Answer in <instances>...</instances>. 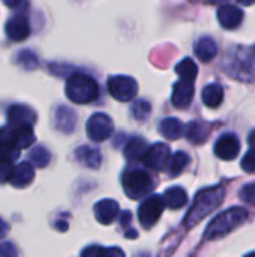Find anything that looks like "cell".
Returning a JSON list of instances; mask_svg holds the SVG:
<instances>
[{
  "label": "cell",
  "mask_w": 255,
  "mask_h": 257,
  "mask_svg": "<svg viewBox=\"0 0 255 257\" xmlns=\"http://www.w3.org/2000/svg\"><path fill=\"white\" fill-rule=\"evenodd\" d=\"M21 2H23V0H3V3H5L6 6H9V8H15V6H18Z\"/></svg>",
  "instance_id": "e575fe53"
},
{
  "label": "cell",
  "mask_w": 255,
  "mask_h": 257,
  "mask_svg": "<svg viewBox=\"0 0 255 257\" xmlns=\"http://www.w3.org/2000/svg\"><path fill=\"white\" fill-rule=\"evenodd\" d=\"M254 59H255V48H254Z\"/></svg>",
  "instance_id": "74e56055"
},
{
  "label": "cell",
  "mask_w": 255,
  "mask_h": 257,
  "mask_svg": "<svg viewBox=\"0 0 255 257\" xmlns=\"http://www.w3.org/2000/svg\"><path fill=\"white\" fill-rule=\"evenodd\" d=\"M165 206L167 205L164 202V197H161V196H150L149 199H146L138 209V220H140L141 226L144 229L153 227L158 223V220L161 218Z\"/></svg>",
  "instance_id": "8992f818"
},
{
  "label": "cell",
  "mask_w": 255,
  "mask_h": 257,
  "mask_svg": "<svg viewBox=\"0 0 255 257\" xmlns=\"http://www.w3.org/2000/svg\"><path fill=\"white\" fill-rule=\"evenodd\" d=\"M66 96L75 104H89L99 95L98 83L86 74H74L66 81Z\"/></svg>",
  "instance_id": "3957f363"
},
{
  "label": "cell",
  "mask_w": 255,
  "mask_h": 257,
  "mask_svg": "<svg viewBox=\"0 0 255 257\" xmlns=\"http://www.w3.org/2000/svg\"><path fill=\"white\" fill-rule=\"evenodd\" d=\"M248 218V212L243 208H231L222 214H219L213 221L207 226L204 238L207 241H215L227 236L237 227H240Z\"/></svg>",
  "instance_id": "7a4b0ae2"
},
{
  "label": "cell",
  "mask_w": 255,
  "mask_h": 257,
  "mask_svg": "<svg viewBox=\"0 0 255 257\" xmlns=\"http://www.w3.org/2000/svg\"><path fill=\"white\" fill-rule=\"evenodd\" d=\"M113 120L104 113H95L89 117L86 131L93 142H104L113 134Z\"/></svg>",
  "instance_id": "52a82bcc"
},
{
  "label": "cell",
  "mask_w": 255,
  "mask_h": 257,
  "mask_svg": "<svg viewBox=\"0 0 255 257\" xmlns=\"http://www.w3.org/2000/svg\"><path fill=\"white\" fill-rule=\"evenodd\" d=\"M17 60H18V63L23 65L26 69H33V68H36V65H38L36 56H35L32 51H27V50L21 51V53L18 54Z\"/></svg>",
  "instance_id": "f1b7e54d"
},
{
  "label": "cell",
  "mask_w": 255,
  "mask_h": 257,
  "mask_svg": "<svg viewBox=\"0 0 255 257\" xmlns=\"http://www.w3.org/2000/svg\"><path fill=\"white\" fill-rule=\"evenodd\" d=\"M75 157L83 166H86L89 169H98L101 166V161H102L101 152L95 148H90V146L78 148L75 151Z\"/></svg>",
  "instance_id": "e0dca14e"
},
{
  "label": "cell",
  "mask_w": 255,
  "mask_h": 257,
  "mask_svg": "<svg viewBox=\"0 0 255 257\" xmlns=\"http://www.w3.org/2000/svg\"><path fill=\"white\" fill-rule=\"evenodd\" d=\"M131 110H132V114H134L135 119L144 120V119L149 117L152 108H150V104L147 101H135Z\"/></svg>",
  "instance_id": "4316f807"
},
{
  "label": "cell",
  "mask_w": 255,
  "mask_h": 257,
  "mask_svg": "<svg viewBox=\"0 0 255 257\" xmlns=\"http://www.w3.org/2000/svg\"><path fill=\"white\" fill-rule=\"evenodd\" d=\"M242 169L248 173H254L255 172V149L249 151L243 160H242Z\"/></svg>",
  "instance_id": "1f68e13d"
},
{
  "label": "cell",
  "mask_w": 255,
  "mask_h": 257,
  "mask_svg": "<svg viewBox=\"0 0 255 257\" xmlns=\"http://www.w3.org/2000/svg\"><path fill=\"white\" fill-rule=\"evenodd\" d=\"M119 214L117 202L111 199H104L95 205V217L101 224H111Z\"/></svg>",
  "instance_id": "9a60e30c"
},
{
  "label": "cell",
  "mask_w": 255,
  "mask_h": 257,
  "mask_svg": "<svg viewBox=\"0 0 255 257\" xmlns=\"http://www.w3.org/2000/svg\"><path fill=\"white\" fill-rule=\"evenodd\" d=\"M216 2H222V0H216Z\"/></svg>",
  "instance_id": "f35d334b"
},
{
  "label": "cell",
  "mask_w": 255,
  "mask_h": 257,
  "mask_svg": "<svg viewBox=\"0 0 255 257\" xmlns=\"http://www.w3.org/2000/svg\"><path fill=\"white\" fill-rule=\"evenodd\" d=\"M176 72L182 80L195 81L197 74H198V66L195 65V62L191 57H186L176 66Z\"/></svg>",
  "instance_id": "cb8c5ba5"
},
{
  "label": "cell",
  "mask_w": 255,
  "mask_h": 257,
  "mask_svg": "<svg viewBox=\"0 0 255 257\" xmlns=\"http://www.w3.org/2000/svg\"><path fill=\"white\" fill-rule=\"evenodd\" d=\"M191 158L186 152H176L174 155H171V160H170V164H168V172L171 176H179L189 164Z\"/></svg>",
  "instance_id": "d4e9b609"
},
{
  "label": "cell",
  "mask_w": 255,
  "mask_h": 257,
  "mask_svg": "<svg viewBox=\"0 0 255 257\" xmlns=\"http://www.w3.org/2000/svg\"><path fill=\"white\" fill-rule=\"evenodd\" d=\"M122 182H123V190H125L126 196L132 200L144 197L153 188V181H152L150 175L141 169L128 170L123 175Z\"/></svg>",
  "instance_id": "277c9868"
},
{
  "label": "cell",
  "mask_w": 255,
  "mask_h": 257,
  "mask_svg": "<svg viewBox=\"0 0 255 257\" xmlns=\"http://www.w3.org/2000/svg\"><path fill=\"white\" fill-rule=\"evenodd\" d=\"M248 143H249V146L255 149V130L249 134V139H248Z\"/></svg>",
  "instance_id": "d590c367"
},
{
  "label": "cell",
  "mask_w": 255,
  "mask_h": 257,
  "mask_svg": "<svg viewBox=\"0 0 255 257\" xmlns=\"http://www.w3.org/2000/svg\"><path fill=\"white\" fill-rule=\"evenodd\" d=\"M218 20L225 29H236L243 21V12L236 5H222L218 9Z\"/></svg>",
  "instance_id": "7c38bea8"
},
{
  "label": "cell",
  "mask_w": 255,
  "mask_h": 257,
  "mask_svg": "<svg viewBox=\"0 0 255 257\" xmlns=\"http://www.w3.org/2000/svg\"><path fill=\"white\" fill-rule=\"evenodd\" d=\"M35 172H33V164L30 161H23L14 167L12 176L9 179V184L14 185L15 188H23L29 185L33 181Z\"/></svg>",
  "instance_id": "5bb4252c"
},
{
  "label": "cell",
  "mask_w": 255,
  "mask_h": 257,
  "mask_svg": "<svg viewBox=\"0 0 255 257\" xmlns=\"http://www.w3.org/2000/svg\"><path fill=\"white\" fill-rule=\"evenodd\" d=\"M159 131L161 134L165 137V139H170V140H176L179 137H182V133H183V125L179 119L176 117H167L161 122L159 125Z\"/></svg>",
  "instance_id": "603a6c76"
},
{
  "label": "cell",
  "mask_w": 255,
  "mask_h": 257,
  "mask_svg": "<svg viewBox=\"0 0 255 257\" xmlns=\"http://www.w3.org/2000/svg\"><path fill=\"white\" fill-rule=\"evenodd\" d=\"M6 35L9 39L12 41H23L30 35V26H29V20L18 14L14 15L8 20L6 23Z\"/></svg>",
  "instance_id": "8fae6325"
},
{
  "label": "cell",
  "mask_w": 255,
  "mask_h": 257,
  "mask_svg": "<svg viewBox=\"0 0 255 257\" xmlns=\"http://www.w3.org/2000/svg\"><path fill=\"white\" fill-rule=\"evenodd\" d=\"M239 3H242V5H245V6H249V5H252L255 0H237Z\"/></svg>",
  "instance_id": "8d00e7d4"
},
{
  "label": "cell",
  "mask_w": 255,
  "mask_h": 257,
  "mask_svg": "<svg viewBox=\"0 0 255 257\" xmlns=\"http://www.w3.org/2000/svg\"><path fill=\"white\" fill-rule=\"evenodd\" d=\"M108 92L110 95L122 102H128L132 101L138 92V84L132 77L128 75H116V77H110L108 83H107Z\"/></svg>",
  "instance_id": "5b68a950"
},
{
  "label": "cell",
  "mask_w": 255,
  "mask_h": 257,
  "mask_svg": "<svg viewBox=\"0 0 255 257\" xmlns=\"http://www.w3.org/2000/svg\"><path fill=\"white\" fill-rule=\"evenodd\" d=\"M8 229H9V227H8V224L0 218V238H3V236L8 233Z\"/></svg>",
  "instance_id": "836d02e7"
},
{
  "label": "cell",
  "mask_w": 255,
  "mask_h": 257,
  "mask_svg": "<svg viewBox=\"0 0 255 257\" xmlns=\"http://www.w3.org/2000/svg\"><path fill=\"white\" fill-rule=\"evenodd\" d=\"M195 54L201 62L213 60L218 54V45L213 41V38H210V36L200 38L198 42L195 44Z\"/></svg>",
  "instance_id": "ac0fdd59"
},
{
  "label": "cell",
  "mask_w": 255,
  "mask_h": 257,
  "mask_svg": "<svg viewBox=\"0 0 255 257\" xmlns=\"http://www.w3.org/2000/svg\"><path fill=\"white\" fill-rule=\"evenodd\" d=\"M170 160H171V151L165 143H155L152 148H149V151L143 157V163L147 167L159 172L168 169Z\"/></svg>",
  "instance_id": "ba28073f"
},
{
  "label": "cell",
  "mask_w": 255,
  "mask_h": 257,
  "mask_svg": "<svg viewBox=\"0 0 255 257\" xmlns=\"http://www.w3.org/2000/svg\"><path fill=\"white\" fill-rule=\"evenodd\" d=\"M54 123H56V128H57L59 131L69 134V133H72L74 128H75L77 116H75V113H74L71 108L62 105V107H59V108L56 110Z\"/></svg>",
  "instance_id": "2e32d148"
},
{
  "label": "cell",
  "mask_w": 255,
  "mask_h": 257,
  "mask_svg": "<svg viewBox=\"0 0 255 257\" xmlns=\"http://www.w3.org/2000/svg\"><path fill=\"white\" fill-rule=\"evenodd\" d=\"M210 126L204 122H191L186 126V137L194 145H201L209 137Z\"/></svg>",
  "instance_id": "ffe728a7"
},
{
  "label": "cell",
  "mask_w": 255,
  "mask_h": 257,
  "mask_svg": "<svg viewBox=\"0 0 255 257\" xmlns=\"http://www.w3.org/2000/svg\"><path fill=\"white\" fill-rule=\"evenodd\" d=\"M195 89H194V81L182 80L174 84L173 95H171V102L176 108H186L192 102Z\"/></svg>",
  "instance_id": "30bf717a"
},
{
  "label": "cell",
  "mask_w": 255,
  "mask_h": 257,
  "mask_svg": "<svg viewBox=\"0 0 255 257\" xmlns=\"http://www.w3.org/2000/svg\"><path fill=\"white\" fill-rule=\"evenodd\" d=\"M224 200V188L222 187H212L201 190L185 217V227L191 229L198 224L203 218H206L212 211H215Z\"/></svg>",
  "instance_id": "6da1fadb"
},
{
  "label": "cell",
  "mask_w": 255,
  "mask_h": 257,
  "mask_svg": "<svg viewBox=\"0 0 255 257\" xmlns=\"http://www.w3.org/2000/svg\"><path fill=\"white\" fill-rule=\"evenodd\" d=\"M81 254L83 256H99V254H117V256H123V251L122 250H117V248L104 250L101 247H90V248H86Z\"/></svg>",
  "instance_id": "f546056e"
},
{
  "label": "cell",
  "mask_w": 255,
  "mask_h": 257,
  "mask_svg": "<svg viewBox=\"0 0 255 257\" xmlns=\"http://www.w3.org/2000/svg\"><path fill=\"white\" fill-rule=\"evenodd\" d=\"M29 160L35 167H45V166H48V163L51 160V154L44 146H36L30 151Z\"/></svg>",
  "instance_id": "484cf974"
},
{
  "label": "cell",
  "mask_w": 255,
  "mask_h": 257,
  "mask_svg": "<svg viewBox=\"0 0 255 257\" xmlns=\"http://www.w3.org/2000/svg\"><path fill=\"white\" fill-rule=\"evenodd\" d=\"M0 256H17V250L12 244H2L0 245Z\"/></svg>",
  "instance_id": "d6a6232c"
},
{
  "label": "cell",
  "mask_w": 255,
  "mask_h": 257,
  "mask_svg": "<svg viewBox=\"0 0 255 257\" xmlns=\"http://www.w3.org/2000/svg\"><path fill=\"white\" fill-rule=\"evenodd\" d=\"M240 199L249 205H255V182L254 184H248L242 188Z\"/></svg>",
  "instance_id": "4dcf8cb0"
},
{
  "label": "cell",
  "mask_w": 255,
  "mask_h": 257,
  "mask_svg": "<svg viewBox=\"0 0 255 257\" xmlns=\"http://www.w3.org/2000/svg\"><path fill=\"white\" fill-rule=\"evenodd\" d=\"M201 96H203V102H204L206 107L216 108L224 101V89H222L221 84L212 83V84H207L203 89V95Z\"/></svg>",
  "instance_id": "d6986e66"
},
{
  "label": "cell",
  "mask_w": 255,
  "mask_h": 257,
  "mask_svg": "<svg viewBox=\"0 0 255 257\" xmlns=\"http://www.w3.org/2000/svg\"><path fill=\"white\" fill-rule=\"evenodd\" d=\"M149 151V146L146 143V140H143L141 137H132L126 146H125V157L129 160H143V157L146 155V152Z\"/></svg>",
  "instance_id": "7402d4cb"
},
{
  "label": "cell",
  "mask_w": 255,
  "mask_h": 257,
  "mask_svg": "<svg viewBox=\"0 0 255 257\" xmlns=\"http://www.w3.org/2000/svg\"><path fill=\"white\" fill-rule=\"evenodd\" d=\"M239 152H240V142L234 133L222 134L215 145L216 157H219L221 160H225V161H231V160L237 158Z\"/></svg>",
  "instance_id": "9c48e42d"
},
{
  "label": "cell",
  "mask_w": 255,
  "mask_h": 257,
  "mask_svg": "<svg viewBox=\"0 0 255 257\" xmlns=\"http://www.w3.org/2000/svg\"><path fill=\"white\" fill-rule=\"evenodd\" d=\"M164 202L170 209H179L186 205L188 202V194L183 188L180 187H171L165 191L164 194Z\"/></svg>",
  "instance_id": "44dd1931"
},
{
  "label": "cell",
  "mask_w": 255,
  "mask_h": 257,
  "mask_svg": "<svg viewBox=\"0 0 255 257\" xmlns=\"http://www.w3.org/2000/svg\"><path fill=\"white\" fill-rule=\"evenodd\" d=\"M14 167H15L14 161L0 157V184L9 182V179L12 176V172H14Z\"/></svg>",
  "instance_id": "83f0119b"
},
{
  "label": "cell",
  "mask_w": 255,
  "mask_h": 257,
  "mask_svg": "<svg viewBox=\"0 0 255 257\" xmlns=\"http://www.w3.org/2000/svg\"><path fill=\"white\" fill-rule=\"evenodd\" d=\"M8 120L14 126H33L36 116L29 107L17 104L8 110Z\"/></svg>",
  "instance_id": "4fadbf2b"
}]
</instances>
